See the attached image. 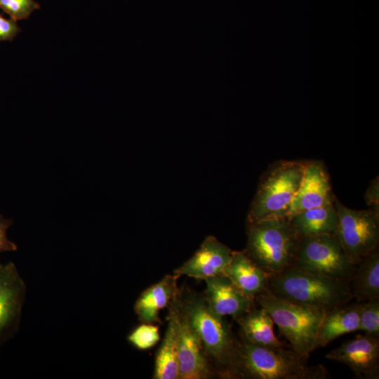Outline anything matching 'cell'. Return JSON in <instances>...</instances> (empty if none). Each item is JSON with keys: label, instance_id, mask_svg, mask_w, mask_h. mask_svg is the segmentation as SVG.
<instances>
[{"label": "cell", "instance_id": "cell-10", "mask_svg": "<svg viewBox=\"0 0 379 379\" xmlns=\"http://www.w3.org/2000/svg\"><path fill=\"white\" fill-rule=\"evenodd\" d=\"M325 357L328 360L346 365L359 378H378V336L358 335L331 350Z\"/></svg>", "mask_w": 379, "mask_h": 379}, {"label": "cell", "instance_id": "cell-19", "mask_svg": "<svg viewBox=\"0 0 379 379\" xmlns=\"http://www.w3.org/2000/svg\"><path fill=\"white\" fill-rule=\"evenodd\" d=\"M288 219L298 237L335 234L338 223L334 201L298 212Z\"/></svg>", "mask_w": 379, "mask_h": 379}, {"label": "cell", "instance_id": "cell-24", "mask_svg": "<svg viewBox=\"0 0 379 379\" xmlns=\"http://www.w3.org/2000/svg\"><path fill=\"white\" fill-rule=\"evenodd\" d=\"M39 8L34 0H0V8L15 21L28 18Z\"/></svg>", "mask_w": 379, "mask_h": 379}, {"label": "cell", "instance_id": "cell-1", "mask_svg": "<svg viewBox=\"0 0 379 379\" xmlns=\"http://www.w3.org/2000/svg\"><path fill=\"white\" fill-rule=\"evenodd\" d=\"M309 356L286 347L251 343L241 335L235 350L230 378L251 379H325L326 368L311 365Z\"/></svg>", "mask_w": 379, "mask_h": 379}, {"label": "cell", "instance_id": "cell-6", "mask_svg": "<svg viewBox=\"0 0 379 379\" xmlns=\"http://www.w3.org/2000/svg\"><path fill=\"white\" fill-rule=\"evenodd\" d=\"M305 161L281 160L265 171L253 199L248 222L287 218L300 187Z\"/></svg>", "mask_w": 379, "mask_h": 379}, {"label": "cell", "instance_id": "cell-8", "mask_svg": "<svg viewBox=\"0 0 379 379\" xmlns=\"http://www.w3.org/2000/svg\"><path fill=\"white\" fill-rule=\"evenodd\" d=\"M338 223L335 234L350 260L357 265L376 249L379 242V213L369 208L355 210L334 199Z\"/></svg>", "mask_w": 379, "mask_h": 379}, {"label": "cell", "instance_id": "cell-11", "mask_svg": "<svg viewBox=\"0 0 379 379\" xmlns=\"http://www.w3.org/2000/svg\"><path fill=\"white\" fill-rule=\"evenodd\" d=\"M330 178L322 161H305L300 187L293 200L288 218L294 214L334 201Z\"/></svg>", "mask_w": 379, "mask_h": 379}, {"label": "cell", "instance_id": "cell-16", "mask_svg": "<svg viewBox=\"0 0 379 379\" xmlns=\"http://www.w3.org/2000/svg\"><path fill=\"white\" fill-rule=\"evenodd\" d=\"M178 279L175 274L166 275L142 292L134 305L135 313L142 323L159 321L160 310L168 306L180 293Z\"/></svg>", "mask_w": 379, "mask_h": 379}, {"label": "cell", "instance_id": "cell-15", "mask_svg": "<svg viewBox=\"0 0 379 379\" xmlns=\"http://www.w3.org/2000/svg\"><path fill=\"white\" fill-rule=\"evenodd\" d=\"M179 295L169 305L168 327L155 358L153 378L179 379Z\"/></svg>", "mask_w": 379, "mask_h": 379}, {"label": "cell", "instance_id": "cell-9", "mask_svg": "<svg viewBox=\"0 0 379 379\" xmlns=\"http://www.w3.org/2000/svg\"><path fill=\"white\" fill-rule=\"evenodd\" d=\"M27 286L13 262L0 263V348L18 333Z\"/></svg>", "mask_w": 379, "mask_h": 379}, {"label": "cell", "instance_id": "cell-2", "mask_svg": "<svg viewBox=\"0 0 379 379\" xmlns=\"http://www.w3.org/2000/svg\"><path fill=\"white\" fill-rule=\"evenodd\" d=\"M267 288L278 297L325 311L347 304L353 298L348 282L294 265L269 276Z\"/></svg>", "mask_w": 379, "mask_h": 379}, {"label": "cell", "instance_id": "cell-4", "mask_svg": "<svg viewBox=\"0 0 379 379\" xmlns=\"http://www.w3.org/2000/svg\"><path fill=\"white\" fill-rule=\"evenodd\" d=\"M179 302L208 359L216 364L221 375L230 378L236 340L224 317L215 314L204 298L193 295L184 297L179 294Z\"/></svg>", "mask_w": 379, "mask_h": 379}, {"label": "cell", "instance_id": "cell-14", "mask_svg": "<svg viewBox=\"0 0 379 379\" xmlns=\"http://www.w3.org/2000/svg\"><path fill=\"white\" fill-rule=\"evenodd\" d=\"M232 254V251L226 245L214 237H208L199 250L174 271V274L205 280L222 274Z\"/></svg>", "mask_w": 379, "mask_h": 379}, {"label": "cell", "instance_id": "cell-26", "mask_svg": "<svg viewBox=\"0 0 379 379\" xmlns=\"http://www.w3.org/2000/svg\"><path fill=\"white\" fill-rule=\"evenodd\" d=\"M11 225V220L0 215V253L18 249L17 245L7 237V230Z\"/></svg>", "mask_w": 379, "mask_h": 379}, {"label": "cell", "instance_id": "cell-12", "mask_svg": "<svg viewBox=\"0 0 379 379\" xmlns=\"http://www.w3.org/2000/svg\"><path fill=\"white\" fill-rule=\"evenodd\" d=\"M178 357L179 379H204L211 368L201 340L182 311L179 302Z\"/></svg>", "mask_w": 379, "mask_h": 379}, {"label": "cell", "instance_id": "cell-20", "mask_svg": "<svg viewBox=\"0 0 379 379\" xmlns=\"http://www.w3.org/2000/svg\"><path fill=\"white\" fill-rule=\"evenodd\" d=\"M236 321L239 325L241 335L248 342L266 347H286L274 334V322L263 307L252 308Z\"/></svg>", "mask_w": 379, "mask_h": 379}, {"label": "cell", "instance_id": "cell-7", "mask_svg": "<svg viewBox=\"0 0 379 379\" xmlns=\"http://www.w3.org/2000/svg\"><path fill=\"white\" fill-rule=\"evenodd\" d=\"M293 265L348 283L356 267L335 234L299 237Z\"/></svg>", "mask_w": 379, "mask_h": 379}, {"label": "cell", "instance_id": "cell-17", "mask_svg": "<svg viewBox=\"0 0 379 379\" xmlns=\"http://www.w3.org/2000/svg\"><path fill=\"white\" fill-rule=\"evenodd\" d=\"M222 274L253 300L267 288L269 277L244 251H232Z\"/></svg>", "mask_w": 379, "mask_h": 379}, {"label": "cell", "instance_id": "cell-13", "mask_svg": "<svg viewBox=\"0 0 379 379\" xmlns=\"http://www.w3.org/2000/svg\"><path fill=\"white\" fill-rule=\"evenodd\" d=\"M205 300L217 315L237 319L253 308L254 300L241 292L224 274L206 279Z\"/></svg>", "mask_w": 379, "mask_h": 379}, {"label": "cell", "instance_id": "cell-25", "mask_svg": "<svg viewBox=\"0 0 379 379\" xmlns=\"http://www.w3.org/2000/svg\"><path fill=\"white\" fill-rule=\"evenodd\" d=\"M20 31L17 21L0 15V41H13Z\"/></svg>", "mask_w": 379, "mask_h": 379}, {"label": "cell", "instance_id": "cell-23", "mask_svg": "<svg viewBox=\"0 0 379 379\" xmlns=\"http://www.w3.org/2000/svg\"><path fill=\"white\" fill-rule=\"evenodd\" d=\"M127 340L138 350H149L160 340L159 327L152 324L142 323L128 334Z\"/></svg>", "mask_w": 379, "mask_h": 379}, {"label": "cell", "instance_id": "cell-22", "mask_svg": "<svg viewBox=\"0 0 379 379\" xmlns=\"http://www.w3.org/2000/svg\"><path fill=\"white\" fill-rule=\"evenodd\" d=\"M359 331L373 336L379 334V298L360 302Z\"/></svg>", "mask_w": 379, "mask_h": 379}, {"label": "cell", "instance_id": "cell-27", "mask_svg": "<svg viewBox=\"0 0 379 379\" xmlns=\"http://www.w3.org/2000/svg\"><path fill=\"white\" fill-rule=\"evenodd\" d=\"M364 199L369 208L379 213V179L378 176L370 182L364 194Z\"/></svg>", "mask_w": 379, "mask_h": 379}, {"label": "cell", "instance_id": "cell-5", "mask_svg": "<svg viewBox=\"0 0 379 379\" xmlns=\"http://www.w3.org/2000/svg\"><path fill=\"white\" fill-rule=\"evenodd\" d=\"M255 300L268 312L291 349L306 356L316 349L318 328L326 311L278 297L267 288Z\"/></svg>", "mask_w": 379, "mask_h": 379}, {"label": "cell", "instance_id": "cell-3", "mask_svg": "<svg viewBox=\"0 0 379 379\" xmlns=\"http://www.w3.org/2000/svg\"><path fill=\"white\" fill-rule=\"evenodd\" d=\"M244 251L269 276L293 264L298 237L288 218L248 222Z\"/></svg>", "mask_w": 379, "mask_h": 379}, {"label": "cell", "instance_id": "cell-18", "mask_svg": "<svg viewBox=\"0 0 379 379\" xmlns=\"http://www.w3.org/2000/svg\"><path fill=\"white\" fill-rule=\"evenodd\" d=\"M360 302L326 311L317 332L315 348L324 347L338 337L358 331Z\"/></svg>", "mask_w": 379, "mask_h": 379}, {"label": "cell", "instance_id": "cell-21", "mask_svg": "<svg viewBox=\"0 0 379 379\" xmlns=\"http://www.w3.org/2000/svg\"><path fill=\"white\" fill-rule=\"evenodd\" d=\"M352 298L358 302L379 298V251L373 250L357 265L349 281Z\"/></svg>", "mask_w": 379, "mask_h": 379}]
</instances>
